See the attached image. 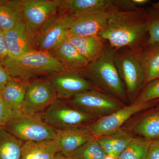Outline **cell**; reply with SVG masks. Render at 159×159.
I'll return each mask as SVG.
<instances>
[{
    "label": "cell",
    "instance_id": "6da1fadb",
    "mask_svg": "<svg viewBox=\"0 0 159 159\" xmlns=\"http://www.w3.org/2000/svg\"><path fill=\"white\" fill-rule=\"evenodd\" d=\"M146 15L145 9L141 8L129 11L118 9L98 35L107 41L115 51L125 48H139L146 43L148 38Z\"/></svg>",
    "mask_w": 159,
    "mask_h": 159
},
{
    "label": "cell",
    "instance_id": "7a4b0ae2",
    "mask_svg": "<svg viewBox=\"0 0 159 159\" xmlns=\"http://www.w3.org/2000/svg\"><path fill=\"white\" fill-rule=\"evenodd\" d=\"M115 50L110 46H105L96 60L89 63L85 67L75 71L93 83L94 86H97L113 97L125 100L127 93L115 64Z\"/></svg>",
    "mask_w": 159,
    "mask_h": 159
},
{
    "label": "cell",
    "instance_id": "3957f363",
    "mask_svg": "<svg viewBox=\"0 0 159 159\" xmlns=\"http://www.w3.org/2000/svg\"><path fill=\"white\" fill-rule=\"evenodd\" d=\"M1 64L13 78L29 81L41 75L51 76L68 70L50 52L38 50L16 58L7 57Z\"/></svg>",
    "mask_w": 159,
    "mask_h": 159
},
{
    "label": "cell",
    "instance_id": "277c9868",
    "mask_svg": "<svg viewBox=\"0 0 159 159\" xmlns=\"http://www.w3.org/2000/svg\"><path fill=\"white\" fill-rule=\"evenodd\" d=\"M114 60L127 95L130 99H136L145 85L138 49L125 48L115 51Z\"/></svg>",
    "mask_w": 159,
    "mask_h": 159
},
{
    "label": "cell",
    "instance_id": "5b68a950",
    "mask_svg": "<svg viewBox=\"0 0 159 159\" xmlns=\"http://www.w3.org/2000/svg\"><path fill=\"white\" fill-rule=\"evenodd\" d=\"M5 128L25 142L51 140L56 137L55 129L44 121L41 115L16 114Z\"/></svg>",
    "mask_w": 159,
    "mask_h": 159
},
{
    "label": "cell",
    "instance_id": "8992f818",
    "mask_svg": "<svg viewBox=\"0 0 159 159\" xmlns=\"http://www.w3.org/2000/svg\"><path fill=\"white\" fill-rule=\"evenodd\" d=\"M41 116L47 124L60 130L82 128L96 119L58 99L41 114Z\"/></svg>",
    "mask_w": 159,
    "mask_h": 159
},
{
    "label": "cell",
    "instance_id": "52a82bcc",
    "mask_svg": "<svg viewBox=\"0 0 159 159\" xmlns=\"http://www.w3.org/2000/svg\"><path fill=\"white\" fill-rule=\"evenodd\" d=\"M159 100L145 103L134 102L131 105L120 108L79 129L84 133L94 138L113 134L118 132L124 122L132 116L152 106Z\"/></svg>",
    "mask_w": 159,
    "mask_h": 159
},
{
    "label": "cell",
    "instance_id": "ba28073f",
    "mask_svg": "<svg viewBox=\"0 0 159 159\" xmlns=\"http://www.w3.org/2000/svg\"><path fill=\"white\" fill-rule=\"evenodd\" d=\"M20 2L24 23L34 42L43 26L58 11L62 1L21 0Z\"/></svg>",
    "mask_w": 159,
    "mask_h": 159
},
{
    "label": "cell",
    "instance_id": "9c48e42d",
    "mask_svg": "<svg viewBox=\"0 0 159 159\" xmlns=\"http://www.w3.org/2000/svg\"><path fill=\"white\" fill-rule=\"evenodd\" d=\"M68 103L74 108L96 119L105 116L121 108L116 99L97 89L77 94L70 99Z\"/></svg>",
    "mask_w": 159,
    "mask_h": 159
},
{
    "label": "cell",
    "instance_id": "30bf717a",
    "mask_svg": "<svg viewBox=\"0 0 159 159\" xmlns=\"http://www.w3.org/2000/svg\"><path fill=\"white\" fill-rule=\"evenodd\" d=\"M74 16L60 12L54 15L45 24L35 39L36 49L51 52L67 38Z\"/></svg>",
    "mask_w": 159,
    "mask_h": 159
},
{
    "label": "cell",
    "instance_id": "8fae6325",
    "mask_svg": "<svg viewBox=\"0 0 159 159\" xmlns=\"http://www.w3.org/2000/svg\"><path fill=\"white\" fill-rule=\"evenodd\" d=\"M57 99V93L49 79L29 81L22 113L41 115Z\"/></svg>",
    "mask_w": 159,
    "mask_h": 159
},
{
    "label": "cell",
    "instance_id": "7c38bea8",
    "mask_svg": "<svg viewBox=\"0 0 159 159\" xmlns=\"http://www.w3.org/2000/svg\"><path fill=\"white\" fill-rule=\"evenodd\" d=\"M49 79L61 100L70 99L84 91L96 89L90 82L75 70L63 71L51 76Z\"/></svg>",
    "mask_w": 159,
    "mask_h": 159
},
{
    "label": "cell",
    "instance_id": "4fadbf2b",
    "mask_svg": "<svg viewBox=\"0 0 159 159\" xmlns=\"http://www.w3.org/2000/svg\"><path fill=\"white\" fill-rule=\"evenodd\" d=\"M118 10L116 8L74 16L70 34L78 36L98 35L110 18Z\"/></svg>",
    "mask_w": 159,
    "mask_h": 159
},
{
    "label": "cell",
    "instance_id": "5bb4252c",
    "mask_svg": "<svg viewBox=\"0 0 159 159\" xmlns=\"http://www.w3.org/2000/svg\"><path fill=\"white\" fill-rule=\"evenodd\" d=\"M8 56L9 58H16L34 50V41L27 30L24 21L10 31L4 32Z\"/></svg>",
    "mask_w": 159,
    "mask_h": 159
},
{
    "label": "cell",
    "instance_id": "9a60e30c",
    "mask_svg": "<svg viewBox=\"0 0 159 159\" xmlns=\"http://www.w3.org/2000/svg\"><path fill=\"white\" fill-rule=\"evenodd\" d=\"M29 81L12 77L0 89V95L15 114L22 113Z\"/></svg>",
    "mask_w": 159,
    "mask_h": 159
},
{
    "label": "cell",
    "instance_id": "2e32d148",
    "mask_svg": "<svg viewBox=\"0 0 159 159\" xmlns=\"http://www.w3.org/2000/svg\"><path fill=\"white\" fill-rule=\"evenodd\" d=\"M56 130L55 140L58 152L72 157L75 151L85 144L94 139L83 133L79 129L69 130Z\"/></svg>",
    "mask_w": 159,
    "mask_h": 159
},
{
    "label": "cell",
    "instance_id": "e0dca14e",
    "mask_svg": "<svg viewBox=\"0 0 159 159\" xmlns=\"http://www.w3.org/2000/svg\"><path fill=\"white\" fill-rule=\"evenodd\" d=\"M67 39L89 63L96 60L105 47L103 40L98 35L81 36L69 33Z\"/></svg>",
    "mask_w": 159,
    "mask_h": 159
},
{
    "label": "cell",
    "instance_id": "ac0fdd59",
    "mask_svg": "<svg viewBox=\"0 0 159 159\" xmlns=\"http://www.w3.org/2000/svg\"><path fill=\"white\" fill-rule=\"evenodd\" d=\"M114 8V0H64L58 11L76 16Z\"/></svg>",
    "mask_w": 159,
    "mask_h": 159
},
{
    "label": "cell",
    "instance_id": "d6986e66",
    "mask_svg": "<svg viewBox=\"0 0 159 159\" xmlns=\"http://www.w3.org/2000/svg\"><path fill=\"white\" fill-rule=\"evenodd\" d=\"M50 53L68 70H76L82 69L89 63L67 38Z\"/></svg>",
    "mask_w": 159,
    "mask_h": 159
},
{
    "label": "cell",
    "instance_id": "ffe728a7",
    "mask_svg": "<svg viewBox=\"0 0 159 159\" xmlns=\"http://www.w3.org/2000/svg\"><path fill=\"white\" fill-rule=\"evenodd\" d=\"M144 71L145 85L159 78V46L145 44L138 49Z\"/></svg>",
    "mask_w": 159,
    "mask_h": 159
},
{
    "label": "cell",
    "instance_id": "44dd1931",
    "mask_svg": "<svg viewBox=\"0 0 159 159\" xmlns=\"http://www.w3.org/2000/svg\"><path fill=\"white\" fill-rule=\"evenodd\" d=\"M58 152L55 139L24 142L21 159H54Z\"/></svg>",
    "mask_w": 159,
    "mask_h": 159
},
{
    "label": "cell",
    "instance_id": "7402d4cb",
    "mask_svg": "<svg viewBox=\"0 0 159 159\" xmlns=\"http://www.w3.org/2000/svg\"><path fill=\"white\" fill-rule=\"evenodd\" d=\"M24 21L20 1H4L0 5V30L7 32Z\"/></svg>",
    "mask_w": 159,
    "mask_h": 159
},
{
    "label": "cell",
    "instance_id": "603a6c76",
    "mask_svg": "<svg viewBox=\"0 0 159 159\" xmlns=\"http://www.w3.org/2000/svg\"><path fill=\"white\" fill-rule=\"evenodd\" d=\"M24 142L0 127V159H21Z\"/></svg>",
    "mask_w": 159,
    "mask_h": 159
},
{
    "label": "cell",
    "instance_id": "cb8c5ba5",
    "mask_svg": "<svg viewBox=\"0 0 159 159\" xmlns=\"http://www.w3.org/2000/svg\"><path fill=\"white\" fill-rule=\"evenodd\" d=\"M133 130L141 137L151 141L159 139V110L140 119Z\"/></svg>",
    "mask_w": 159,
    "mask_h": 159
},
{
    "label": "cell",
    "instance_id": "d4e9b609",
    "mask_svg": "<svg viewBox=\"0 0 159 159\" xmlns=\"http://www.w3.org/2000/svg\"><path fill=\"white\" fill-rule=\"evenodd\" d=\"M152 142L143 137L134 138L118 159H145Z\"/></svg>",
    "mask_w": 159,
    "mask_h": 159
},
{
    "label": "cell",
    "instance_id": "484cf974",
    "mask_svg": "<svg viewBox=\"0 0 159 159\" xmlns=\"http://www.w3.org/2000/svg\"><path fill=\"white\" fill-rule=\"evenodd\" d=\"M74 159H107V157L96 138L86 142L74 152Z\"/></svg>",
    "mask_w": 159,
    "mask_h": 159
},
{
    "label": "cell",
    "instance_id": "4316f807",
    "mask_svg": "<svg viewBox=\"0 0 159 159\" xmlns=\"http://www.w3.org/2000/svg\"><path fill=\"white\" fill-rule=\"evenodd\" d=\"M146 23L148 38L145 44L159 46V9H152L147 12Z\"/></svg>",
    "mask_w": 159,
    "mask_h": 159
},
{
    "label": "cell",
    "instance_id": "83f0119b",
    "mask_svg": "<svg viewBox=\"0 0 159 159\" xmlns=\"http://www.w3.org/2000/svg\"><path fill=\"white\" fill-rule=\"evenodd\" d=\"M110 135L111 140L112 148L111 159H118L120 154L134 138L129 134L120 131Z\"/></svg>",
    "mask_w": 159,
    "mask_h": 159
},
{
    "label": "cell",
    "instance_id": "f1b7e54d",
    "mask_svg": "<svg viewBox=\"0 0 159 159\" xmlns=\"http://www.w3.org/2000/svg\"><path fill=\"white\" fill-rule=\"evenodd\" d=\"M158 99H159V78L147 84L134 102L145 103Z\"/></svg>",
    "mask_w": 159,
    "mask_h": 159
},
{
    "label": "cell",
    "instance_id": "f546056e",
    "mask_svg": "<svg viewBox=\"0 0 159 159\" xmlns=\"http://www.w3.org/2000/svg\"><path fill=\"white\" fill-rule=\"evenodd\" d=\"M15 115L0 95V127H5Z\"/></svg>",
    "mask_w": 159,
    "mask_h": 159
},
{
    "label": "cell",
    "instance_id": "4dcf8cb0",
    "mask_svg": "<svg viewBox=\"0 0 159 159\" xmlns=\"http://www.w3.org/2000/svg\"><path fill=\"white\" fill-rule=\"evenodd\" d=\"M145 159H159V139L152 141Z\"/></svg>",
    "mask_w": 159,
    "mask_h": 159
},
{
    "label": "cell",
    "instance_id": "1f68e13d",
    "mask_svg": "<svg viewBox=\"0 0 159 159\" xmlns=\"http://www.w3.org/2000/svg\"><path fill=\"white\" fill-rule=\"evenodd\" d=\"M8 56L7 46L4 32L0 30V63Z\"/></svg>",
    "mask_w": 159,
    "mask_h": 159
},
{
    "label": "cell",
    "instance_id": "d6a6232c",
    "mask_svg": "<svg viewBox=\"0 0 159 159\" xmlns=\"http://www.w3.org/2000/svg\"><path fill=\"white\" fill-rule=\"evenodd\" d=\"M12 78L8 70L0 63V89Z\"/></svg>",
    "mask_w": 159,
    "mask_h": 159
},
{
    "label": "cell",
    "instance_id": "836d02e7",
    "mask_svg": "<svg viewBox=\"0 0 159 159\" xmlns=\"http://www.w3.org/2000/svg\"><path fill=\"white\" fill-rule=\"evenodd\" d=\"M54 159H74L73 158L68 157L61 153L60 152H57L55 156Z\"/></svg>",
    "mask_w": 159,
    "mask_h": 159
},
{
    "label": "cell",
    "instance_id": "e575fe53",
    "mask_svg": "<svg viewBox=\"0 0 159 159\" xmlns=\"http://www.w3.org/2000/svg\"><path fill=\"white\" fill-rule=\"evenodd\" d=\"M152 9H159V1L155 3L153 5V8Z\"/></svg>",
    "mask_w": 159,
    "mask_h": 159
}]
</instances>
